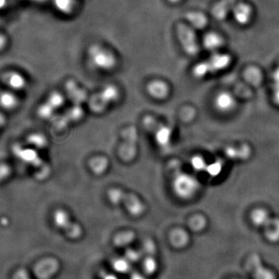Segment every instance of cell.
<instances>
[{
	"instance_id": "cell-1",
	"label": "cell",
	"mask_w": 279,
	"mask_h": 279,
	"mask_svg": "<svg viewBox=\"0 0 279 279\" xmlns=\"http://www.w3.org/2000/svg\"><path fill=\"white\" fill-rule=\"evenodd\" d=\"M107 197L112 204L123 206L134 216H141L145 212V204L134 194L129 193L119 188H112L107 192Z\"/></svg>"
},
{
	"instance_id": "cell-2",
	"label": "cell",
	"mask_w": 279,
	"mask_h": 279,
	"mask_svg": "<svg viewBox=\"0 0 279 279\" xmlns=\"http://www.w3.org/2000/svg\"><path fill=\"white\" fill-rule=\"evenodd\" d=\"M88 54L93 66L100 70L109 71L116 65V58L114 53L101 45H92Z\"/></svg>"
},
{
	"instance_id": "cell-3",
	"label": "cell",
	"mask_w": 279,
	"mask_h": 279,
	"mask_svg": "<svg viewBox=\"0 0 279 279\" xmlns=\"http://www.w3.org/2000/svg\"><path fill=\"white\" fill-rule=\"evenodd\" d=\"M54 225L62 229L71 238H78L82 235V229L76 222L71 220L70 214L63 209H57L53 213Z\"/></svg>"
},
{
	"instance_id": "cell-4",
	"label": "cell",
	"mask_w": 279,
	"mask_h": 279,
	"mask_svg": "<svg viewBox=\"0 0 279 279\" xmlns=\"http://www.w3.org/2000/svg\"><path fill=\"white\" fill-rule=\"evenodd\" d=\"M119 91L114 86H107L100 92L93 95L90 101V107L95 113H102L110 104L117 100Z\"/></svg>"
},
{
	"instance_id": "cell-5",
	"label": "cell",
	"mask_w": 279,
	"mask_h": 279,
	"mask_svg": "<svg viewBox=\"0 0 279 279\" xmlns=\"http://www.w3.org/2000/svg\"><path fill=\"white\" fill-rule=\"evenodd\" d=\"M143 125L148 131L152 133L155 140L161 147H167L171 142L172 131L169 127L158 122L152 116H146L143 119Z\"/></svg>"
},
{
	"instance_id": "cell-6",
	"label": "cell",
	"mask_w": 279,
	"mask_h": 279,
	"mask_svg": "<svg viewBox=\"0 0 279 279\" xmlns=\"http://www.w3.org/2000/svg\"><path fill=\"white\" fill-rule=\"evenodd\" d=\"M123 143L119 147L120 158L125 162L132 161L138 151V131L134 127H130L123 131Z\"/></svg>"
},
{
	"instance_id": "cell-7",
	"label": "cell",
	"mask_w": 279,
	"mask_h": 279,
	"mask_svg": "<svg viewBox=\"0 0 279 279\" xmlns=\"http://www.w3.org/2000/svg\"><path fill=\"white\" fill-rule=\"evenodd\" d=\"M174 189L179 197L188 199L192 197L199 188L198 181L188 174L182 173L174 181Z\"/></svg>"
},
{
	"instance_id": "cell-8",
	"label": "cell",
	"mask_w": 279,
	"mask_h": 279,
	"mask_svg": "<svg viewBox=\"0 0 279 279\" xmlns=\"http://www.w3.org/2000/svg\"><path fill=\"white\" fill-rule=\"evenodd\" d=\"M177 34L185 51L190 55H195L199 51L196 36L193 30L185 24H179L177 27Z\"/></svg>"
},
{
	"instance_id": "cell-9",
	"label": "cell",
	"mask_w": 279,
	"mask_h": 279,
	"mask_svg": "<svg viewBox=\"0 0 279 279\" xmlns=\"http://www.w3.org/2000/svg\"><path fill=\"white\" fill-rule=\"evenodd\" d=\"M16 151H17V153L15 152L17 156L24 163L34 166L36 169L43 170L46 175L50 172L48 166L46 165L45 162L42 161V159L40 158L36 149L33 148V147L23 149L18 146L16 149Z\"/></svg>"
},
{
	"instance_id": "cell-10",
	"label": "cell",
	"mask_w": 279,
	"mask_h": 279,
	"mask_svg": "<svg viewBox=\"0 0 279 279\" xmlns=\"http://www.w3.org/2000/svg\"><path fill=\"white\" fill-rule=\"evenodd\" d=\"M4 83L14 91H21L24 90L26 86V80L25 77L17 71H8L2 76Z\"/></svg>"
},
{
	"instance_id": "cell-11",
	"label": "cell",
	"mask_w": 279,
	"mask_h": 279,
	"mask_svg": "<svg viewBox=\"0 0 279 279\" xmlns=\"http://www.w3.org/2000/svg\"><path fill=\"white\" fill-rule=\"evenodd\" d=\"M231 62V58L229 55L227 54H216L212 56L208 62H203L205 71L207 74L209 72H214V71H220L229 65Z\"/></svg>"
},
{
	"instance_id": "cell-12",
	"label": "cell",
	"mask_w": 279,
	"mask_h": 279,
	"mask_svg": "<svg viewBox=\"0 0 279 279\" xmlns=\"http://www.w3.org/2000/svg\"><path fill=\"white\" fill-rule=\"evenodd\" d=\"M147 91L154 99L163 100L169 94V86L164 81L154 80L147 85Z\"/></svg>"
},
{
	"instance_id": "cell-13",
	"label": "cell",
	"mask_w": 279,
	"mask_h": 279,
	"mask_svg": "<svg viewBox=\"0 0 279 279\" xmlns=\"http://www.w3.org/2000/svg\"><path fill=\"white\" fill-rule=\"evenodd\" d=\"M249 266L251 271L253 272L255 279H276L274 274L263 266L260 258L256 255L251 257Z\"/></svg>"
},
{
	"instance_id": "cell-14",
	"label": "cell",
	"mask_w": 279,
	"mask_h": 279,
	"mask_svg": "<svg viewBox=\"0 0 279 279\" xmlns=\"http://www.w3.org/2000/svg\"><path fill=\"white\" fill-rule=\"evenodd\" d=\"M66 90L70 99L75 105H79L86 100V93L85 90L73 81H69L66 85Z\"/></svg>"
},
{
	"instance_id": "cell-15",
	"label": "cell",
	"mask_w": 279,
	"mask_h": 279,
	"mask_svg": "<svg viewBox=\"0 0 279 279\" xmlns=\"http://www.w3.org/2000/svg\"><path fill=\"white\" fill-rule=\"evenodd\" d=\"M20 105V100L15 93L10 91L0 93V106L3 110L13 111Z\"/></svg>"
},
{
	"instance_id": "cell-16",
	"label": "cell",
	"mask_w": 279,
	"mask_h": 279,
	"mask_svg": "<svg viewBox=\"0 0 279 279\" xmlns=\"http://www.w3.org/2000/svg\"><path fill=\"white\" fill-rule=\"evenodd\" d=\"M233 15L236 22L240 24H246L249 22L252 15V10L248 5L239 4L233 9Z\"/></svg>"
},
{
	"instance_id": "cell-17",
	"label": "cell",
	"mask_w": 279,
	"mask_h": 279,
	"mask_svg": "<svg viewBox=\"0 0 279 279\" xmlns=\"http://www.w3.org/2000/svg\"><path fill=\"white\" fill-rule=\"evenodd\" d=\"M90 169L95 175H102L109 167V160L104 156H96L90 162Z\"/></svg>"
},
{
	"instance_id": "cell-18",
	"label": "cell",
	"mask_w": 279,
	"mask_h": 279,
	"mask_svg": "<svg viewBox=\"0 0 279 279\" xmlns=\"http://www.w3.org/2000/svg\"><path fill=\"white\" fill-rule=\"evenodd\" d=\"M216 106L218 110L228 112L234 107L235 100L230 93H220V95L216 97Z\"/></svg>"
},
{
	"instance_id": "cell-19",
	"label": "cell",
	"mask_w": 279,
	"mask_h": 279,
	"mask_svg": "<svg viewBox=\"0 0 279 279\" xmlns=\"http://www.w3.org/2000/svg\"><path fill=\"white\" fill-rule=\"evenodd\" d=\"M235 0H223L212 9L214 17L218 20H223L227 17V13L234 3Z\"/></svg>"
},
{
	"instance_id": "cell-20",
	"label": "cell",
	"mask_w": 279,
	"mask_h": 279,
	"mask_svg": "<svg viewBox=\"0 0 279 279\" xmlns=\"http://www.w3.org/2000/svg\"><path fill=\"white\" fill-rule=\"evenodd\" d=\"M188 22L194 27L202 29L207 26V19L204 14L199 12H189L186 15Z\"/></svg>"
},
{
	"instance_id": "cell-21",
	"label": "cell",
	"mask_w": 279,
	"mask_h": 279,
	"mask_svg": "<svg viewBox=\"0 0 279 279\" xmlns=\"http://www.w3.org/2000/svg\"><path fill=\"white\" fill-rule=\"evenodd\" d=\"M53 2L58 11L66 15L73 13L76 7L74 0H53Z\"/></svg>"
},
{
	"instance_id": "cell-22",
	"label": "cell",
	"mask_w": 279,
	"mask_h": 279,
	"mask_svg": "<svg viewBox=\"0 0 279 279\" xmlns=\"http://www.w3.org/2000/svg\"><path fill=\"white\" fill-rule=\"evenodd\" d=\"M27 142L30 143V145L33 146V148L36 150L45 148L46 146L48 145V141L46 137L39 133H34V134L29 135L27 138Z\"/></svg>"
},
{
	"instance_id": "cell-23",
	"label": "cell",
	"mask_w": 279,
	"mask_h": 279,
	"mask_svg": "<svg viewBox=\"0 0 279 279\" xmlns=\"http://www.w3.org/2000/svg\"><path fill=\"white\" fill-rule=\"evenodd\" d=\"M203 43L206 48L209 50H215L220 48L223 45V39L216 34H209L204 37Z\"/></svg>"
},
{
	"instance_id": "cell-24",
	"label": "cell",
	"mask_w": 279,
	"mask_h": 279,
	"mask_svg": "<svg viewBox=\"0 0 279 279\" xmlns=\"http://www.w3.org/2000/svg\"><path fill=\"white\" fill-rule=\"evenodd\" d=\"M64 102H65V99H64L63 95L58 92L50 93L46 101V102H47L55 110L60 108L63 105Z\"/></svg>"
},
{
	"instance_id": "cell-25",
	"label": "cell",
	"mask_w": 279,
	"mask_h": 279,
	"mask_svg": "<svg viewBox=\"0 0 279 279\" xmlns=\"http://www.w3.org/2000/svg\"><path fill=\"white\" fill-rule=\"evenodd\" d=\"M267 236L270 240H278L279 239V222L274 223V225L270 227L267 231Z\"/></svg>"
},
{
	"instance_id": "cell-26",
	"label": "cell",
	"mask_w": 279,
	"mask_h": 279,
	"mask_svg": "<svg viewBox=\"0 0 279 279\" xmlns=\"http://www.w3.org/2000/svg\"><path fill=\"white\" fill-rule=\"evenodd\" d=\"M252 218H253L254 223H256L257 225H264L268 221V216L264 211L259 210L255 212Z\"/></svg>"
},
{
	"instance_id": "cell-27",
	"label": "cell",
	"mask_w": 279,
	"mask_h": 279,
	"mask_svg": "<svg viewBox=\"0 0 279 279\" xmlns=\"http://www.w3.org/2000/svg\"><path fill=\"white\" fill-rule=\"evenodd\" d=\"M246 75L251 82H259L258 80H260V71L256 68H251L249 70H248Z\"/></svg>"
},
{
	"instance_id": "cell-28",
	"label": "cell",
	"mask_w": 279,
	"mask_h": 279,
	"mask_svg": "<svg viewBox=\"0 0 279 279\" xmlns=\"http://www.w3.org/2000/svg\"><path fill=\"white\" fill-rule=\"evenodd\" d=\"M192 164L194 168L197 171H201L205 168V162L200 157H195L192 160Z\"/></svg>"
},
{
	"instance_id": "cell-29",
	"label": "cell",
	"mask_w": 279,
	"mask_h": 279,
	"mask_svg": "<svg viewBox=\"0 0 279 279\" xmlns=\"http://www.w3.org/2000/svg\"><path fill=\"white\" fill-rule=\"evenodd\" d=\"M6 45H7V39H6V36L0 34V51L5 49Z\"/></svg>"
},
{
	"instance_id": "cell-30",
	"label": "cell",
	"mask_w": 279,
	"mask_h": 279,
	"mask_svg": "<svg viewBox=\"0 0 279 279\" xmlns=\"http://www.w3.org/2000/svg\"><path fill=\"white\" fill-rule=\"evenodd\" d=\"M7 6V0H0V10Z\"/></svg>"
},
{
	"instance_id": "cell-31",
	"label": "cell",
	"mask_w": 279,
	"mask_h": 279,
	"mask_svg": "<svg viewBox=\"0 0 279 279\" xmlns=\"http://www.w3.org/2000/svg\"><path fill=\"white\" fill-rule=\"evenodd\" d=\"M28 1H30V2H37V3H43V2H46V0H28Z\"/></svg>"
},
{
	"instance_id": "cell-32",
	"label": "cell",
	"mask_w": 279,
	"mask_h": 279,
	"mask_svg": "<svg viewBox=\"0 0 279 279\" xmlns=\"http://www.w3.org/2000/svg\"><path fill=\"white\" fill-rule=\"evenodd\" d=\"M168 1L172 3H177V2H180L181 0H168Z\"/></svg>"
}]
</instances>
